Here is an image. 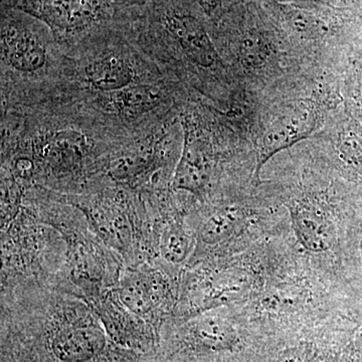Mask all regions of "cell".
Returning a JSON list of instances; mask_svg holds the SVG:
<instances>
[{
	"label": "cell",
	"instance_id": "obj_19",
	"mask_svg": "<svg viewBox=\"0 0 362 362\" xmlns=\"http://www.w3.org/2000/svg\"><path fill=\"white\" fill-rule=\"evenodd\" d=\"M226 0H197V4L202 7L204 13L209 18L218 16L223 11Z\"/></svg>",
	"mask_w": 362,
	"mask_h": 362
},
{
	"label": "cell",
	"instance_id": "obj_10",
	"mask_svg": "<svg viewBox=\"0 0 362 362\" xmlns=\"http://www.w3.org/2000/svg\"><path fill=\"white\" fill-rule=\"evenodd\" d=\"M166 284L159 273H131L118 290L121 302L137 315H148L166 294Z\"/></svg>",
	"mask_w": 362,
	"mask_h": 362
},
{
	"label": "cell",
	"instance_id": "obj_20",
	"mask_svg": "<svg viewBox=\"0 0 362 362\" xmlns=\"http://www.w3.org/2000/svg\"><path fill=\"white\" fill-rule=\"evenodd\" d=\"M359 228L358 238H357V256H358L359 266L362 270V221Z\"/></svg>",
	"mask_w": 362,
	"mask_h": 362
},
{
	"label": "cell",
	"instance_id": "obj_3",
	"mask_svg": "<svg viewBox=\"0 0 362 362\" xmlns=\"http://www.w3.org/2000/svg\"><path fill=\"white\" fill-rule=\"evenodd\" d=\"M312 139L329 152L331 160L347 180L362 185V124L343 104L331 112Z\"/></svg>",
	"mask_w": 362,
	"mask_h": 362
},
{
	"label": "cell",
	"instance_id": "obj_16",
	"mask_svg": "<svg viewBox=\"0 0 362 362\" xmlns=\"http://www.w3.org/2000/svg\"><path fill=\"white\" fill-rule=\"evenodd\" d=\"M318 350L311 343H300L281 352L276 362H315Z\"/></svg>",
	"mask_w": 362,
	"mask_h": 362
},
{
	"label": "cell",
	"instance_id": "obj_5",
	"mask_svg": "<svg viewBox=\"0 0 362 362\" xmlns=\"http://www.w3.org/2000/svg\"><path fill=\"white\" fill-rule=\"evenodd\" d=\"M78 81L94 94H107L141 83L133 59L127 54L109 52L85 62L78 71Z\"/></svg>",
	"mask_w": 362,
	"mask_h": 362
},
{
	"label": "cell",
	"instance_id": "obj_9",
	"mask_svg": "<svg viewBox=\"0 0 362 362\" xmlns=\"http://www.w3.org/2000/svg\"><path fill=\"white\" fill-rule=\"evenodd\" d=\"M51 346L59 361L86 362L104 349L105 337L95 326L68 324L52 335Z\"/></svg>",
	"mask_w": 362,
	"mask_h": 362
},
{
	"label": "cell",
	"instance_id": "obj_21",
	"mask_svg": "<svg viewBox=\"0 0 362 362\" xmlns=\"http://www.w3.org/2000/svg\"><path fill=\"white\" fill-rule=\"evenodd\" d=\"M315 362H328L327 361H319V358L317 359Z\"/></svg>",
	"mask_w": 362,
	"mask_h": 362
},
{
	"label": "cell",
	"instance_id": "obj_6",
	"mask_svg": "<svg viewBox=\"0 0 362 362\" xmlns=\"http://www.w3.org/2000/svg\"><path fill=\"white\" fill-rule=\"evenodd\" d=\"M49 54L44 40L28 28L14 25L2 26V66L21 76L42 73Z\"/></svg>",
	"mask_w": 362,
	"mask_h": 362
},
{
	"label": "cell",
	"instance_id": "obj_8",
	"mask_svg": "<svg viewBox=\"0 0 362 362\" xmlns=\"http://www.w3.org/2000/svg\"><path fill=\"white\" fill-rule=\"evenodd\" d=\"M20 4L59 32L85 28L96 14L92 0H20Z\"/></svg>",
	"mask_w": 362,
	"mask_h": 362
},
{
	"label": "cell",
	"instance_id": "obj_4",
	"mask_svg": "<svg viewBox=\"0 0 362 362\" xmlns=\"http://www.w3.org/2000/svg\"><path fill=\"white\" fill-rule=\"evenodd\" d=\"M292 228L300 244L309 252L320 254L337 246V226L320 199L299 195L286 199Z\"/></svg>",
	"mask_w": 362,
	"mask_h": 362
},
{
	"label": "cell",
	"instance_id": "obj_18",
	"mask_svg": "<svg viewBox=\"0 0 362 362\" xmlns=\"http://www.w3.org/2000/svg\"><path fill=\"white\" fill-rule=\"evenodd\" d=\"M347 359L349 362H362V317L352 333L347 347Z\"/></svg>",
	"mask_w": 362,
	"mask_h": 362
},
{
	"label": "cell",
	"instance_id": "obj_14",
	"mask_svg": "<svg viewBox=\"0 0 362 362\" xmlns=\"http://www.w3.org/2000/svg\"><path fill=\"white\" fill-rule=\"evenodd\" d=\"M192 333L199 346L213 351L233 350L239 343V335L235 327L218 316L199 319L192 326Z\"/></svg>",
	"mask_w": 362,
	"mask_h": 362
},
{
	"label": "cell",
	"instance_id": "obj_1",
	"mask_svg": "<svg viewBox=\"0 0 362 362\" xmlns=\"http://www.w3.org/2000/svg\"><path fill=\"white\" fill-rule=\"evenodd\" d=\"M216 45L245 104L261 102L316 78L298 58L262 0H239Z\"/></svg>",
	"mask_w": 362,
	"mask_h": 362
},
{
	"label": "cell",
	"instance_id": "obj_7",
	"mask_svg": "<svg viewBox=\"0 0 362 362\" xmlns=\"http://www.w3.org/2000/svg\"><path fill=\"white\" fill-rule=\"evenodd\" d=\"M97 96V104L102 110L115 114L123 120L142 118L165 102V95L158 86L144 82Z\"/></svg>",
	"mask_w": 362,
	"mask_h": 362
},
{
	"label": "cell",
	"instance_id": "obj_13",
	"mask_svg": "<svg viewBox=\"0 0 362 362\" xmlns=\"http://www.w3.org/2000/svg\"><path fill=\"white\" fill-rule=\"evenodd\" d=\"M255 285V276L247 269H228L209 281L206 306L221 305L247 296Z\"/></svg>",
	"mask_w": 362,
	"mask_h": 362
},
{
	"label": "cell",
	"instance_id": "obj_12",
	"mask_svg": "<svg viewBox=\"0 0 362 362\" xmlns=\"http://www.w3.org/2000/svg\"><path fill=\"white\" fill-rule=\"evenodd\" d=\"M339 90L345 110L362 124V39L350 47L343 59Z\"/></svg>",
	"mask_w": 362,
	"mask_h": 362
},
{
	"label": "cell",
	"instance_id": "obj_15",
	"mask_svg": "<svg viewBox=\"0 0 362 362\" xmlns=\"http://www.w3.org/2000/svg\"><path fill=\"white\" fill-rule=\"evenodd\" d=\"M192 238L180 221L170 223L164 230L160 242L163 258L171 264H181L189 256Z\"/></svg>",
	"mask_w": 362,
	"mask_h": 362
},
{
	"label": "cell",
	"instance_id": "obj_2",
	"mask_svg": "<svg viewBox=\"0 0 362 362\" xmlns=\"http://www.w3.org/2000/svg\"><path fill=\"white\" fill-rule=\"evenodd\" d=\"M341 105L339 85L329 81L304 83L257 105L251 129L252 181H259L262 169L279 153L312 139Z\"/></svg>",
	"mask_w": 362,
	"mask_h": 362
},
{
	"label": "cell",
	"instance_id": "obj_17",
	"mask_svg": "<svg viewBox=\"0 0 362 362\" xmlns=\"http://www.w3.org/2000/svg\"><path fill=\"white\" fill-rule=\"evenodd\" d=\"M291 1L350 11V13L362 16V0H291Z\"/></svg>",
	"mask_w": 362,
	"mask_h": 362
},
{
	"label": "cell",
	"instance_id": "obj_11",
	"mask_svg": "<svg viewBox=\"0 0 362 362\" xmlns=\"http://www.w3.org/2000/svg\"><path fill=\"white\" fill-rule=\"evenodd\" d=\"M249 216V209L237 202L216 207L202 223L199 240L211 247L228 242L244 230Z\"/></svg>",
	"mask_w": 362,
	"mask_h": 362
}]
</instances>
